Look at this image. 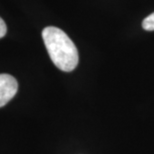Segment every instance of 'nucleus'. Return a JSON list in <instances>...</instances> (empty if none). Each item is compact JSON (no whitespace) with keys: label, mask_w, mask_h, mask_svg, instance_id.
Masks as SVG:
<instances>
[{"label":"nucleus","mask_w":154,"mask_h":154,"mask_svg":"<svg viewBox=\"0 0 154 154\" xmlns=\"http://www.w3.org/2000/svg\"><path fill=\"white\" fill-rule=\"evenodd\" d=\"M6 32H7V26H6L4 20L0 17V38L4 37Z\"/></svg>","instance_id":"4"},{"label":"nucleus","mask_w":154,"mask_h":154,"mask_svg":"<svg viewBox=\"0 0 154 154\" xmlns=\"http://www.w3.org/2000/svg\"><path fill=\"white\" fill-rule=\"evenodd\" d=\"M42 38L52 62L58 69L70 72L76 68L79 61L75 44L63 30L48 26L42 31Z\"/></svg>","instance_id":"1"},{"label":"nucleus","mask_w":154,"mask_h":154,"mask_svg":"<svg viewBox=\"0 0 154 154\" xmlns=\"http://www.w3.org/2000/svg\"><path fill=\"white\" fill-rule=\"evenodd\" d=\"M142 27L146 31H153L154 30V12L144 18L142 21Z\"/></svg>","instance_id":"3"},{"label":"nucleus","mask_w":154,"mask_h":154,"mask_svg":"<svg viewBox=\"0 0 154 154\" xmlns=\"http://www.w3.org/2000/svg\"><path fill=\"white\" fill-rule=\"evenodd\" d=\"M17 80L10 74H0V107L7 104L17 93Z\"/></svg>","instance_id":"2"}]
</instances>
